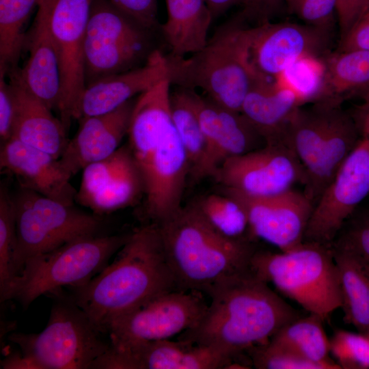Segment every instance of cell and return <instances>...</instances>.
<instances>
[{"instance_id":"obj_1","label":"cell","mask_w":369,"mask_h":369,"mask_svg":"<svg viewBox=\"0 0 369 369\" xmlns=\"http://www.w3.org/2000/svg\"><path fill=\"white\" fill-rule=\"evenodd\" d=\"M207 295L211 303L204 314L178 340L224 348L241 363L245 352L301 316L251 269L220 282Z\"/></svg>"},{"instance_id":"obj_2","label":"cell","mask_w":369,"mask_h":369,"mask_svg":"<svg viewBox=\"0 0 369 369\" xmlns=\"http://www.w3.org/2000/svg\"><path fill=\"white\" fill-rule=\"evenodd\" d=\"M68 288L71 299L105 334L115 319L157 295L178 290L158 225L129 234L113 263L87 284Z\"/></svg>"},{"instance_id":"obj_3","label":"cell","mask_w":369,"mask_h":369,"mask_svg":"<svg viewBox=\"0 0 369 369\" xmlns=\"http://www.w3.org/2000/svg\"><path fill=\"white\" fill-rule=\"evenodd\" d=\"M177 289L208 292L250 269L254 241H236L215 231L191 204L157 224Z\"/></svg>"},{"instance_id":"obj_4","label":"cell","mask_w":369,"mask_h":369,"mask_svg":"<svg viewBox=\"0 0 369 369\" xmlns=\"http://www.w3.org/2000/svg\"><path fill=\"white\" fill-rule=\"evenodd\" d=\"M245 23L237 15L189 57L165 55L171 85L200 89L217 105L241 112L249 91L266 77L251 63L250 27Z\"/></svg>"},{"instance_id":"obj_5","label":"cell","mask_w":369,"mask_h":369,"mask_svg":"<svg viewBox=\"0 0 369 369\" xmlns=\"http://www.w3.org/2000/svg\"><path fill=\"white\" fill-rule=\"evenodd\" d=\"M250 269L310 314L324 320L341 308L339 275L331 245L303 241L286 251L257 249Z\"/></svg>"},{"instance_id":"obj_6","label":"cell","mask_w":369,"mask_h":369,"mask_svg":"<svg viewBox=\"0 0 369 369\" xmlns=\"http://www.w3.org/2000/svg\"><path fill=\"white\" fill-rule=\"evenodd\" d=\"M128 236H88L27 260L1 301L15 299L27 308L41 295L87 284L109 264L110 258L119 251Z\"/></svg>"},{"instance_id":"obj_7","label":"cell","mask_w":369,"mask_h":369,"mask_svg":"<svg viewBox=\"0 0 369 369\" xmlns=\"http://www.w3.org/2000/svg\"><path fill=\"white\" fill-rule=\"evenodd\" d=\"M62 289L55 299L45 328L38 333H14L9 340L40 369H87L110 346L87 314Z\"/></svg>"},{"instance_id":"obj_8","label":"cell","mask_w":369,"mask_h":369,"mask_svg":"<svg viewBox=\"0 0 369 369\" xmlns=\"http://www.w3.org/2000/svg\"><path fill=\"white\" fill-rule=\"evenodd\" d=\"M151 32L108 0H92L83 46L85 86L143 65L154 50Z\"/></svg>"},{"instance_id":"obj_9","label":"cell","mask_w":369,"mask_h":369,"mask_svg":"<svg viewBox=\"0 0 369 369\" xmlns=\"http://www.w3.org/2000/svg\"><path fill=\"white\" fill-rule=\"evenodd\" d=\"M19 256L23 264L74 240L99 234V215L20 187L12 197Z\"/></svg>"},{"instance_id":"obj_10","label":"cell","mask_w":369,"mask_h":369,"mask_svg":"<svg viewBox=\"0 0 369 369\" xmlns=\"http://www.w3.org/2000/svg\"><path fill=\"white\" fill-rule=\"evenodd\" d=\"M207 308L201 292H164L113 320L106 331L110 346L122 350L170 339L195 326Z\"/></svg>"},{"instance_id":"obj_11","label":"cell","mask_w":369,"mask_h":369,"mask_svg":"<svg viewBox=\"0 0 369 369\" xmlns=\"http://www.w3.org/2000/svg\"><path fill=\"white\" fill-rule=\"evenodd\" d=\"M92 0H40L59 57L61 92L57 111L68 131L85 87L83 46Z\"/></svg>"},{"instance_id":"obj_12","label":"cell","mask_w":369,"mask_h":369,"mask_svg":"<svg viewBox=\"0 0 369 369\" xmlns=\"http://www.w3.org/2000/svg\"><path fill=\"white\" fill-rule=\"evenodd\" d=\"M214 178L225 190L260 197L284 193L297 183L305 185L306 172L291 148L275 143L229 159Z\"/></svg>"},{"instance_id":"obj_13","label":"cell","mask_w":369,"mask_h":369,"mask_svg":"<svg viewBox=\"0 0 369 369\" xmlns=\"http://www.w3.org/2000/svg\"><path fill=\"white\" fill-rule=\"evenodd\" d=\"M369 195V139L361 137L315 204L304 241L331 245Z\"/></svg>"},{"instance_id":"obj_14","label":"cell","mask_w":369,"mask_h":369,"mask_svg":"<svg viewBox=\"0 0 369 369\" xmlns=\"http://www.w3.org/2000/svg\"><path fill=\"white\" fill-rule=\"evenodd\" d=\"M331 31L310 25L268 22L250 27V58L256 70L279 77L295 63L327 53Z\"/></svg>"},{"instance_id":"obj_15","label":"cell","mask_w":369,"mask_h":369,"mask_svg":"<svg viewBox=\"0 0 369 369\" xmlns=\"http://www.w3.org/2000/svg\"><path fill=\"white\" fill-rule=\"evenodd\" d=\"M239 201L247 213L250 232L277 247L291 250L304 241L314 204L304 192L294 189L268 197H249L226 190Z\"/></svg>"},{"instance_id":"obj_16","label":"cell","mask_w":369,"mask_h":369,"mask_svg":"<svg viewBox=\"0 0 369 369\" xmlns=\"http://www.w3.org/2000/svg\"><path fill=\"white\" fill-rule=\"evenodd\" d=\"M111 348L116 369H221L241 364L224 348L179 340L149 342L122 350Z\"/></svg>"},{"instance_id":"obj_17","label":"cell","mask_w":369,"mask_h":369,"mask_svg":"<svg viewBox=\"0 0 369 369\" xmlns=\"http://www.w3.org/2000/svg\"><path fill=\"white\" fill-rule=\"evenodd\" d=\"M189 175V160L173 124L143 177L146 214L153 223L163 222L181 208Z\"/></svg>"},{"instance_id":"obj_18","label":"cell","mask_w":369,"mask_h":369,"mask_svg":"<svg viewBox=\"0 0 369 369\" xmlns=\"http://www.w3.org/2000/svg\"><path fill=\"white\" fill-rule=\"evenodd\" d=\"M0 167L14 176L20 187L74 204L77 191L70 181L72 175L51 154L11 138L1 144Z\"/></svg>"},{"instance_id":"obj_19","label":"cell","mask_w":369,"mask_h":369,"mask_svg":"<svg viewBox=\"0 0 369 369\" xmlns=\"http://www.w3.org/2000/svg\"><path fill=\"white\" fill-rule=\"evenodd\" d=\"M165 55L154 49L141 66L87 84L73 119L111 112L167 78Z\"/></svg>"},{"instance_id":"obj_20","label":"cell","mask_w":369,"mask_h":369,"mask_svg":"<svg viewBox=\"0 0 369 369\" xmlns=\"http://www.w3.org/2000/svg\"><path fill=\"white\" fill-rule=\"evenodd\" d=\"M136 98L115 110L79 120L80 126L59 159L72 175L111 155L127 135Z\"/></svg>"},{"instance_id":"obj_21","label":"cell","mask_w":369,"mask_h":369,"mask_svg":"<svg viewBox=\"0 0 369 369\" xmlns=\"http://www.w3.org/2000/svg\"><path fill=\"white\" fill-rule=\"evenodd\" d=\"M29 57L22 68L6 72L51 110L58 109L61 92L59 57L46 18L38 8L27 32Z\"/></svg>"},{"instance_id":"obj_22","label":"cell","mask_w":369,"mask_h":369,"mask_svg":"<svg viewBox=\"0 0 369 369\" xmlns=\"http://www.w3.org/2000/svg\"><path fill=\"white\" fill-rule=\"evenodd\" d=\"M170 87L165 79L137 96L134 104L127 133L128 148L142 179L155 150L173 126Z\"/></svg>"},{"instance_id":"obj_23","label":"cell","mask_w":369,"mask_h":369,"mask_svg":"<svg viewBox=\"0 0 369 369\" xmlns=\"http://www.w3.org/2000/svg\"><path fill=\"white\" fill-rule=\"evenodd\" d=\"M270 79L263 77L251 87L243 100L241 113L266 144L288 146L286 125L295 110L305 104V100L297 88L280 85Z\"/></svg>"},{"instance_id":"obj_24","label":"cell","mask_w":369,"mask_h":369,"mask_svg":"<svg viewBox=\"0 0 369 369\" xmlns=\"http://www.w3.org/2000/svg\"><path fill=\"white\" fill-rule=\"evenodd\" d=\"M8 79L12 88L15 104L11 138L59 159L69 141L63 122L53 115L51 109L17 81L12 77H8Z\"/></svg>"},{"instance_id":"obj_25","label":"cell","mask_w":369,"mask_h":369,"mask_svg":"<svg viewBox=\"0 0 369 369\" xmlns=\"http://www.w3.org/2000/svg\"><path fill=\"white\" fill-rule=\"evenodd\" d=\"M361 138L349 112L333 104L316 165L304 185L303 192L314 206Z\"/></svg>"},{"instance_id":"obj_26","label":"cell","mask_w":369,"mask_h":369,"mask_svg":"<svg viewBox=\"0 0 369 369\" xmlns=\"http://www.w3.org/2000/svg\"><path fill=\"white\" fill-rule=\"evenodd\" d=\"M310 103L326 101L342 105L353 98L369 100V51L328 53Z\"/></svg>"},{"instance_id":"obj_27","label":"cell","mask_w":369,"mask_h":369,"mask_svg":"<svg viewBox=\"0 0 369 369\" xmlns=\"http://www.w3.org/2000/svg\"><path fill=\"white\" fill-rule=\"evenodd\" d=\"M167 17L160 25L170 55L184 57L202 49L208 42L213 20L205 0H165Z\"/></svg>"},{"instance_id":"obj_28","label":"cell","mask_w":369,"mask_h":369,"mask_svg":"<svg viewBox=\"0 0 369 369\" xmlns=\"http://www.w3.org/2000/svg\"><path fill=\"white\" fill-rule=\"evenodd\" d=\"M331 246L338 269L344 320L369 333V264L354 252Z\"/></svg>"},{"instance_id":"obj_29","label":"cell","mask_w":369,"mask_h":369,"mask_svg":"<svg viewBox=\"0 0 369 369\" xmlns=\"http://www.w3.org/2000/svg\"><path fill=\"white\" fill-rule=\"evenodd\" d=\"M266 142L240 112L219 105L214 146L206 163V177H214L227 160L264 146Z\"/></svg>"},{"instance_id":"obj_30","label":"cell","mask_w":369,"mask_h":369,"mask_svg":"<svg viewBox=\"0 0 369 369\" xmlns=\"http://www.w3.org/2000/svg\"><path fill=\"white\" fill-rule=\"evenodd\" d=\"M336 103L317 101L299 107L286 128L287 144L295 152L307 175L314 167L327 130L331 106Z\"/></svg>"},{"instance_id":"obj_31","label":"cell","mask_w":369,"mask_h":369,"mask_svg":"<svg viewBox=\"0 0 369 369\" xmlns=\"http://www.w3.org/2000/svg\"><path fill=\"white\" fill-rule=\"evenodd\" d=\"M172 120L187 156L190 175L195 180L205 178L206 142L195 106L193 90L177 87L170 92Z\"/></svg>"},{"instance_id":"obj_32","label":"cell","mask_w":369,"mask_h":369,"mask_svg":"<svg viewBox=\"0 0 369 369\" xmlns=\"http://www.w3.org/2000/svg\"><path fill=\"white\" fill-rule=\"evenodd\" d=\"M323 320L314 314L299 316L282 327L270 342L322 364L327 369H340L336 361L329 358L330 339L325 331Z\"/></svg>"},{"instance_id":"obj_33","label":"cell","mask_w":369,"mask_h":369,"mask_svg":"<svg viewBox=\"0 0 369 369\" xmlns=\"http://www.w3.org/2000/svg\"><path fill=\"white\" fill-rule=\"evenodd\" d=\"M215 231L226 238L236 241H255L243 204L232 196L209 194L191 204Z\"/></svg>"},{"instance_id":"obj_34","label":"cell","mask_w":369,"mask_h":369,"mask_svg":"<svg viewBox=\"0 0 369 369\" xmlns=\"http://www.w3.org/2000/svg\"><path fill=\"white\" fill-rule=\"evenodd\" d=\"M40 0H0V66L6 72L18 68L25 49V24Z\"/></svg>"},{"instance_id":"obj_35","label":"cell","mask_w":369,"mask_h":369,"mask_svg":"<svg viewBox=\"0 0 369 369\" xmlns=\"http://www.w3.org/2000/svg\"><path fill=\"white\" fill-rule=\"evenodd\" d=\"M144 192L143 179L135 165L111 178L83 206L100 216L130 206Z\"/></svg>"},{"instance_id":"obj_36","label":"cell","mask_w":369,"mask_h":369,"mask_svg":"<svg viewBox=\"0 0 369 369\" xmlns=\"http://www.w3.org/2000/svg\"><path fill=\"white\" fill-rule=\"evenodd\" d=\"M12 197L1 185L0 189V296L22 272Z\"/></svg>"},{"instance_id":"obj_37","label":"cell","mask_w":369,"mask_h":369,"mask_svg":"<svg viewBox=\"0 0 369 369\" xmlns=\"http://www.w3.org/2000/svg\"><path fill=\"white\" fill-rule=\"evenodd\" d=\"M136 165L128 146L120 147L108 157L83 169L76 201L84 204L112 177Z\"/></svg>"},{"instance_id":"obj_38","label":"cell","mask_w":369,"mask_h":369,"mask_svg":"<svg viewBox=\"0 0 369 369\" xmlns=\"http://www.w3.org/2000/svg\"><path fill=\"white\" fill-rule=\"evenodd\" d=\"M330 353L340 368L368 369L369 336L338 329L330 339Z\"/></svg>"},{"instance_id":"obj_39","label":"cell","mask_w":369,"mask_h":369,"mask_svg":"<svg viewBox=\"0 0 369 369\" xmlns=\"http://www.w3.org/2000/svg\"><path fill=\"white\" fill-rule=\"evenodd\" d=\"M251 362L258 369H327L322 365L275 344L270 341L251 348Z\"/></svg>"},{"instance_id":"obj_40","label":"cell","mask_w":369,"mask_h":369,"mask_svg":"<svg viewBox=\"0 0 369 369\" xmlns=\"http://www.w3.org/2000/svg\"><path fill=\"white\" fill-rule=\"evenodd\" d=\"M331 245L354 252L369 264V211H355L344 223Z\"/></svg>"},{"instance_id":"obj_41","label":"cell","mask_w":369,"mask_h":369,"mask_svg":"<svg viewBox=\"0 0 369 369\" xmlns=\"http://www.w3.org/2000/svg\"><path fill=\"white\" fill-rule=\"evenodd\" d=\"M337 0H286L288 10L305 24L331 31Z\"/></svg>"},{"instance_id":"obj_42","label":"cell","mask_w":369,"mask_h":369,"mask_svg":"<svg viewBox=\"0 0 369 369\" xmlns=\"http://www.w3.org/2000/svg\"><path fill=\"white\" fill-rule=\"evenodd\" d=\"M108 1L146 29L152 31L160 27L157 18V0Z\"/></svg>"},{"instance_id":"obj_43","label":"cell","mask_w":369,"mask_h":369,"mask_svg":"<svg viewBox=\"0 0 369 369\" xmlns=\"http://www.w3.org/2000/svg\"><path fill=\"white\" fill-rule=\"evenodd\" d=\"M6 79V70L0 66V138L1 144L12 137L15 113L12 88Z\"/></svg>"},{"instance_id":"obj_44","label":"cell","mask_w":369,"mask_h":369,"mask_svg":"<svg viewBox=\"0 0 369 369\" xmlns=\"http://www.w3.org/2000/svg\"><path fill=\"white\" fill-rule=\"evenodd\" d=\"M284 3L286 0H241L242 9L238 16L245 22L262 25L271 22Z\"/></svg>"},{"instance_id":"obj_45","label":"cell","mask_w":369,"mask_h":369,"mask_svg":"<svg viewBox=\"0 0 369 369\" xmlns=\"http://www.w3.org/2000/svg\"><path fill=\"white\" fill-rule=\"evenodd\" d=\"M369 10V0H337L336 12L340 28V39Z\"/></svg>"},{"instance_id":"obj_46","label":"cell","mask_w":369,"mask_h":369,"mask_svg":"<svg viewBox=\"0 0 369 369\" xmlns=\"http://www.w3.org/2000/svg\"><path fill=\"white\" fill-rule=\"evenodd\" d=\"M369 51V10L340 39L338 51Z\"/></svg>"},{"instance_id":"obj_47","label":"cell","mask_w":369,"mask_h":369,"mask_svg":"<svg viewBox=\"0 0 369 369\" xmlns=\"http://www.w3.org/2000/svg\"><path fill=\"white\" fill-rule=\"evenodd\" d=\"M348 112L360 136L369 139V100L355 105Z\"/></svg>"},{"instance_id":"obj_48","label":"cell","mask_w":369,"mask_h":369,"mask_svg":"<svg viewBox=\"0 0 369 369\" xmlns=\"http://www.w3.org/2000/svg\"><path fill=\"white\" fill-rule=\"evenodd\" d=\"M3 369H40L37 364L23 353H13L7 355L1 361Z\"/></svg>"},{"instance_id":"obj_49","label":"cell","mask_w":369,"mask_h":369,"mask_svg":"<svg viewBox=\"0 0 369 369\" xmlns=\"http://www.w3.org/2000/svg\"><path fill=\"white\" fill-rule=\"evenodd\" d=\"M213 20L223 14L231 7L239 5L241 0H205Z\"/></svg>"},{"instance_id":"obj_50","label":"cell","mask_w":369,"mask_h":369,"mask_svg":"<svg viewBox=\"0 0 369 369\" xmlns=\"http://www.w3.org/2000/svg\"><path fill=\"white\" fill-rule=\"evenodd\" d=\"M368 336H369V333H368Z\"/></svg>"}]
</instances>
